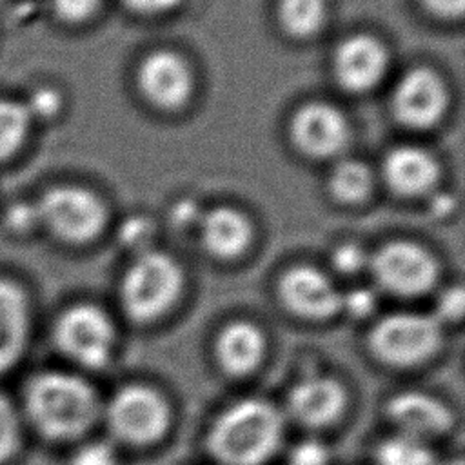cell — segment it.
I'll return each mask as SVG.
<instances>
[{"label":"cell","instance_id":"10","mask_svg":"<svg viewBox=\"0 0 465 465\" xmlns=\"http://www.w3.org/2000/svg\"><path fill=\"white\" fill-rule=\"evenodd\" d=\"M447 107L443 82L430 69H412L401 76L392 93V111L396 118L416 129L434 125Z\"/></svg>","mask_w":465,"mask_h":465},{"label":"cell","instance_id":"6","mask_svg":"<svg viewBox=\"0 0 465 465\" xmlns=\"http://www.w3.org/2000/svg\"><path fill=\"white\" fill-rule=\"evenodd\" d=\"M53 340L56 351L71 363L102 369L113 356L116 332L105 311L91 303H78L58 316Z\"/></svg>","mask_w":465,"mask_h":465},{"label":"cell","instance_id":"31","mask_svg":"<svg viewBox=\"0 0 465 465\" xmlns=\"http://www.w3.org/2000/svg\"><path fill=\"white\" fill-rule=\"evenodd\" d=\"M29 116H42L49 118L58 113L60 109V94L51 87H40L35 91L27 104H24Z\"/></svg>","mask_w":465,"mask_h":465},{"label":"cell","instance_id":"29","mask_svg":"<svg viewBox=\"0 0 465 465\" xmlns=\"http://www.w3.org/2000/svg\"><path fill=\"white\" fill-rule=\"evenodd\" d=\"M376 305V294L365 287H354L349 292H341V305L340 311H347L351 316L365 318L372 312Z\"/></svg>","mask_w":465,"mask_h":465},{"label":"cell","instance_id":"36","mask_svg":"<svg viewBox=\"0 0 465 465\" xmlns=\"http://www.w3.org/2000/svg\"><path fill=\"white\" fill-rule=\"evenodd\" d=\"M9 220L15 227H20V229H25L29 225H33V222L38 220V213H36V207L33 209H27L25 205H18L11 211L9 214Z\"/></svg>","mask_w":465,"mask_h":465},{"label":"cell","instance_id":"5","mask_svg":"<svg viewBox=\"0 0 465 465\" xmlns=\"http://www.w3.org/2000/svg\"><path fill=\"white\" fill-rule=\"evenodd\" d=\"M441 323L423 312L400 311L383 316L369 334L372 354L392 367H414L436 354Z\"/></svg>","mask_w":465,"mask_h":465},{"label":"cell","instance_id":"17","mask_svg":"<svg viewBox=\"0 0 465 465\" xmlns=\"http://www.w3.org/2000/svg\"><path fill=\"white\" fill-rule=\"evenodd\" d=\"M383 178L398 194L420 196L434 187L438 180V163L425 149L401 145L385 156Z\"/></svg>","mask_w":465,"mask_h":465},{"label":"cell","instance_id":"21","mask_svg":"<svg viewBox=\"0 0 465 465\" xmlns=\"http://www.w3.org/2000/svg\"><path fill=\"white\" fill-rule=\"evenodd\" d=\"M278 18L292 36L314 35L325 18V0H280Z\"/></svg>","mask_w":465,"mask_h":465},{"label":"cell","instance_id":"20","mask_svg":"<svg viewBox=\"0 0 465 465\" xmlns=\"http://www.w3.org/2000/svg\"><path fill=\"white\" fill-rule=\"evenodd\" d=\"M376 465H436L438 458L429 441L394 432L380 441L374 452Z\"/></svg>","mask_w":465,"mask_h":465},{"label":"cell","instance_id":"28","mask_svg":"<svg viewBox=\"0 0 465 465\" xmlns=\"http://www.w3.org/2000/svg\"><path fill=\"white\" fill-rule=\"evenodd\" d=\"M332 265L343 274H354L361 271L365 265H369V258L358 245L343 243L334 249Z\"/></svg>","mask_w":465,"mask_h":465},{"label":"cell","instance_id":"3","mask_svg":"<svg viewBox=\"0 0 465 465\" xmlns=\"http://www.w3.org/2000/svg\"><path fill=\"white\" fill-rule=\"evenodd\" d=\"M182 285L180 265L171 256L147 249L136 256L120 282L122 309L131 320L149 323L173 307Z\"/></svg>","mask_w":465,"mask_h":465},{"label":"cell","instance_id":"14","mask_svg":"<svg viewBox=\"0 0 465 465\" xmlns=\"http://www.w3.org/2000/svg\"><path fill=\"white\" fill-rule=\"evenodd\" d=\"M138 84L151 104L174 109L191 94L193 76L182 56L173 51H156L140 64Z\"/></svg>","mask_w":465,"mask_h":465},{"label":"cell","instance_id":"15","mask_svg":"<svg viewBox=\"0 0 465 465\" xmlns=\"http://www.w3.org/2000/svg\"><path fill=\"white\" fill-rule=\"evenodd\" d=\"M336 80L347 91H367L376 85L387 69V51L369 35H354L343 40L334 53Z\"/></svg>","mask_w":465,"mask_h":465},{"label":"cell","instance_id":"1","mask_svg":"<svg viewBox=\"0 0 465 465\" xmlns=\"http://www.w3.org/2000/svg\"><path fill=\"white\" fill-rule=\"evenodd\" d=\"M24 423L53 441L82 438L102 416L96 389L80 374L42 371L29 378L20 407Z\"/></svg>","mask_w":465,"mask_h":465},{"label":"cell","instance_id":"27","mask_svg":"<svg viewBox=\"0 0 465 465\" xmlns=\"http://www.w3.org/2000/svg\"><path fill=\"white\" fill-rule=\"evenodd\" d=\"M118 236L125 247L142 249L140 252H143L153 238V225L143 216H133L122 223Z\"/></svg>","mask_w":465,"mask_h":465},{"label":"cell","instance_id":"12","mask_svg":"<svg viewBox=\"0 0 465 465\" xmlns=\"http://www.w3.org/2000/svg\"><path fill=\"white\" fill-rule=\"evenodd\" d=\"M294 143L309 156L327 158L340 153L349 138L343 114L323 102H311L296 111L291 124Z\"/></svg>","mask_w":465,"mask_h":465},{"label":"cell","instance_id":"34","mask_svg":"<svg viewBox=\"0 0 465 465\" xmlns=\"http://www.w3.org/2000/svg\"><path fill=\"white\" fill-rule=\"evenodd\" d=\"M124 4L142 15H162L178 7L182 0H124Z\"/></svg>","mask_w":465,"mask_h":465},{"label":"cell","instance_id":"9","mask_svg":"<svg viewBox=\"0 0 465 465\" xmlns=\"http://www.w3.org/2000/svg\"><path fill=\"white\" fill-rule=\"evenodd\" d=\"M278 294L292 314L305 320L331 318L341 305V292L332 280L309 265L287 271L278 283Z\"/></svg>","mask_w":465,"mask_h":465},{"label":"cell","instance_id":"2","mask_svg":"<svg viewBox=\"0 0 465 465\" xmlns=\"http://www.w3.org/2000/svg\"><path fill=\"white\" fill-rule=\"evenodd\" d=\"M283 436L285 414L276 405L242 398L213 420L205 445L220 465H263L278 452Z\"/></svg>","mask_w":465,"mask_h":465},{"label":"cell","instance_id":"37","mask_svg":"<svg viewBox=\"0 0 465 465\" xmlns=\"http://www.w3.org/2000/svg\"><path fill=\"white\" fill-rule=\"evenodd\" d=\"M436 465H461L460 460H449V461H436Z\"/></svg>","mask_w":465,"mask_h":465},{"label":"cell","instance_id":"18","mask_svg":"<svg viewBox=\"0 0 465 465\" xmlns=\"http://www.w3.org/2000/svg\"><path fill=\"white\" fill-rule=\"evenodd\" d=\"M214 352L222 371L231 376H245L252 372L263 358V332L247 320L231 322L220 331Z\"/></svg>","mask_w":465,"mask_h":465},{"label":"cell","instance_id":"23","mask_svg":"<svg viewBox=\"0 0 465 465\" xmlns=\"http://www.w3.org/2000/svg\"><path fill=\"white\" fill-rule=\"evenodd\" d=\"M29 120L31 116L24 104L0 100V160L18 149Z\"/></svg>","mask_w":465,"mask_h":465},{"label":"cell","instance_id":"32","mask_svg":"<svg viewBox=\"0 0 465 465\" xmlns=\"http://www.w3.org/2000/svg\"><path fill=\"white\" fill-rule=\"evenodd\" d=\"M53 5L64 20L80 22L96 9L98 0H53Z\"/></svg>","mask_w":465,"mask_h":465},{"label":"cell","instance_id":"26","mask_svg":"<svg viewBox=\"0 0 465 465\" xmlns=\"http://www.w3.org/2000/svg\"><path fill=\"white\" fill-rule=\"evenodd\" d=\"M287 465H329V449L316 438H303L287 452Z\"/></svg>","mask_w":465,"mask_h":465},{"label":"cell","instance_id":"19","mask_svg":"<svg viewBox=\"0 0 465 465\" xmlns=\"http://www.w3.org/2000/svg\"><path fill=\"white\" fill-rule=\"evenodd\" d=\"M200 231L207 251L220 258L238 256L251 240L249 220L236 209L225 205L203 213Z\"/></svg>","mask_w":465,"mask_h":465},{"label":"cell","instance_id":"4","mask_svg":"<svg viewBox=\"0 0 465 465\" xmlns=\"http://www.w3.org/2000/svg\"><path fill=\"white\" fill-rule=\"evenodd\" d=\"M113 441L143 447L158 441L169 429L171 411L165 398L149 385L127 383L102 405Z\"/></svg>","mask_w":465,"mask_h":465},{"label":"cell","instance_id":"35","mask_svg":"<svg viewBox=\"0 0 465 465\" xmlns=\"http://www.w3.org/2000/svg\"><path fill=\"white\" fill-rule=\"evenodd\" d=\"M423 5L438 16L456 18L463 13L465 0H421Z\"/></svg>","mask_w":465,"mask_h":465},{"label":"cell","instance_id":"16","mask_svg":"<svg viewBox=\"0 0 465 465\" xmlns=\"http://www.w3.org/2000/svg\"><path fill=\"white\" fill-rule=\"evenodd\" d=\"M29 305L24 291L0 280V376L9 372L25 352L29 341Z\"/></svg>","mask_w":465,"mask_h":465},{"label":"cell","instance_id":"25","mask_svg":"<svg viewBox=\"0 0 465 465\" xmlns=\"http://www.w3.org/2000/svg\"><path fill=\"white\" fill-rule=\"evenodd\" d=\"M67 465H120L113 440H85L69 456Z\"/></svg>","mask_w":465,"mask_h":465},{"label":"cell","instance_id":"22","mask_svg":"<svg viewBox=\"0 0 465 465\" xmlns=\"http://www.w3.org/2000/svg\"><path fill=\"white\" fill-rule=\"evenodd\" d=\"M331 191L332 194L347 203H356L367 198L372 189V174L363 162L343 160L340 162L331 174Z\"/></svg>","mask_w":465,"mask_h":465},{"label":"cell","instance_id":"7","mask_svg":"<svg viewBox=\"0 0 465 465\" xmlns=\"http://www.w3.org/2000/svg\"><path fill=\"white\" fill-rule=\"evenodd\" d=\"M42 220L56 236L67 242H87L105 223V207L100 198L82 187H54L36 205Z\"/></svg>","mask_w":465,"mask_h":465},{"label":"cell","instance_id":"33","mask_svg":"<svg viewBox=\"0 0 465 465\" xmlns=\"http://www.w3.org/2000/svg\"><path fill=\"white\" fill-rule=\"evenodd\" d=\"M203 213L200 211L198 203L194 200H178L174 205H173V211H171V220L174 222V225L178 227H191V225H196L200 223Z\"/></svg>","mask_w":465,"mask_h":465},{"label":"cell","instance_id":"30","mask_svg":"<svg viewBox=\"0 0 465 465\" xmlns=\"http://www.w3.org/2000/svg\"><path fill=\"white\" fill-rule=\"evenodd\" d=\"M463 312V291L461 287H449L445 289L436 303V314L434 318L443 322H458Z\"/></svg>","mask_w":465,"mask_h":465},{"label":"cell","instance_id":"13","mask_svg":"<svg viewBox=\"0 0 465 465\" xmlns=\"http://www.w3.org/2000/svg\"><path fill=\"white\" fill-rule=\"evenodd\" d=\"M385 411L396 432L429 443L452 427V414L447 405L436 396L421 391H403L394 394Z\"/></svg>","mask_w":465,"mask_h":465},{"label":"cell","instance_id":"8","mask_svg":"<svg viewBox=\"0 0 465 465\" xmlns=\"http://www.w3.org/2000/svg\"><path fill=\"white\" fill-rule=\"evenodd\" d=\"M369 267L381 289L407 298L427 292L438 274L434 258L423 247L409 242L381 247L369 258Z\"/></svg>","mask_w":465,"mask_h":465},{"label":"cell","instance_id":"11","mask_svg":"<svg viewBox=\"0 0 465 465\" xmlns=\"http://www.w3.org/2000/svg\"><path fill=\"white\" fill-rule=\"evenodd\" d=\"M345 389L336 378L311 374L291 387L285 409L298 425L318 429L334 423L345 411Z\"/></svg>","mask_w":465,"mask_h":465},{"label":"cell","instance_id":"24","mask_svg":"<svg viewBox=\"0 0 465 465\" xmlns=\"http://www.w3.org/2000/svg\"><path fill=\"white\" fill-rule=\"evenodd\" d=\"M24 440V418L20 409L0 391V465L9 463Z\"/></svg>","mask_w":465,"mask_h":465}]
</instances>
